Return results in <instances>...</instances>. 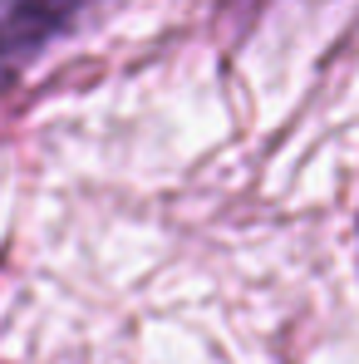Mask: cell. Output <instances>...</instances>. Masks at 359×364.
<instances>
[{"label": "cell", "mask_w": 359, "mask_h": 364, "mask_svg": "<svg viewBox=\"0 0 359 364\" xmlns=\"http://www.w3.org/2000/svg\"><path fill=\"white\" fill-rule=\"evenodd\" d=\"M261 5H266V0H237V10H241V15H246V20H251V15H256Z\"/></svg>", "instance_id": "2"}, {"label": "cell", "mask_w": 359, "mask_h": 364, "mask_svg": "<svg viewBox=\"0 0 359 364\" xmlns=\"http://www.w3.org/2000/svg\"><path fill=\"white\" fill-rule=\"evenodd\" d=\"M109 0H0V99Z\"/></svg>", "instance_id": "1"}]
</instances>
